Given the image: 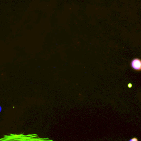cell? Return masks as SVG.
<instances>
[{
    "instance_id": "cell-1",
    "label": "cell",
    "mask_w": 141,
    "mask_h": 141,
    "mask_svg": "<svg viewBox=\"0 0 141 141\" xmlns=\"http://www.w3.org/2000/svg\"><path fill=\"white\" fill-rule=\"evenodd\" d=\"M0 141H54L49 138H41L37 134L24 133L4 135L0 138Z\"/></svg>"
},
{
    "instance_id": "cell-2",
    "label": "cell",
    "mask_w": 141,
    "mask_h": 141,
    "mask_svg": "<svg viewBox=\"0 0 141 141\" xmlns=\"http://www.w3.org/2000/svg\"><path fill=\"white\" fill-rule=\"evenodd\" d=\"M131 68L135 71H141V60L138 58L133 59L130 62Z\"/></svg>"
},
{
    "instance_id": "cell-3",
    "label": "cell",
    "mask_w": 141,
    "mask_h": 141,
    "mask_svg": "<svg viewBox=\"0 0 141 141\" xmlns=\"http://www.w3.org/2000/svg\"><path fill=\"white\" fill-rule=\"evenodd\" d=\"M128 141H139V140H138V139L136 137H133Z\"/></svg>"
},
{
    "instance_id": "cell-4",
    "label": "cell",
    "mask_w": 141,
    "mask_h": 141,
    "mask_svg": "<svg viewBox=\"0 0 141 141\" xmlns=\"http://www.w3.org/2000/svg\"><path fill=\"white\" fill-rule=\"evenodd\" d=\"M132 86H133V85H132V84L131 83H129L128 85V86L129 88H132Z\"/></svg>"
},
{
    "instance_id": "cell-5",
    "label": "cell",
    "mask_w": 141,
    "mask_h": 141,
    "mask_svg": "<svg viewBox=\"0 0 141 141\" xmlns=\"http://www.w3.org/2000/svg\"><path fill=\"white\" fill-rule=\"evenodd\" d=\"M1 111H2V107H1V106H0V112H1Z\"/></svg>"
}]
</instances>
